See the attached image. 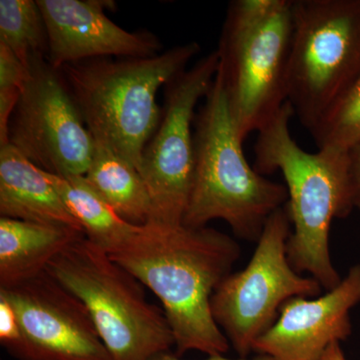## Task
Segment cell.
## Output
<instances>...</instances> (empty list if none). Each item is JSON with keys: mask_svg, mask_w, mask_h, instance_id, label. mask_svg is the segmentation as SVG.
<instances>
[{"mask_svg": "<svg viewBox=\"0 0 360 360\" xmlns=\"http://www.w3.org/2000/svg\"><path fill=\"white\" fill-rule=\"evenodd\" d=\"M236 239L212 227L142 225L110 257L160 300L177 355H224L231 345L213 319L212 298L240 257Z\"/></svg>", "mask_w": 360, "mask_h": 360, "instance_id": "obj_1", "label": "cell"}, {"mask_svg": "<svg viewBox=\"0 0 360 360\" xmlns=\"http://www.w3.org/2000/svg\"><path fill=\"white\" fill-rule=\"evenodd\" d=\"M295 116L286 101L281 110L257 131L255 167L260 174L281 172L285 180L292 231L288 257L300 274H309L326 291L340 284L330 257L329 232L336 219L354 210L348 153L319 149L303 150L291 136Z\"/></svg>", "mask_w": 360, "mask_h": 360, "instance_id": "obj_2", "label": "cell"}, {"mask_svg": "<svg viewBox=\"0 0 360 360\" xmlns=\"http://www.w3.org/2000/svg\"><path fill=\"white\" fill-rule=\"evenodd\" d=\"M200 51L198 42L189 41L150 58L86 59L59 72L94 141L139 172L162 115L158 91L186 71Z\"/></svg>", "mask_w": 360, "mask_h": 360, "instance_id": "obj_3", "label": "cell"}, {"mask_svg": "<svg viewBox=\"0 0 360 360\" xmlns=\"http://www.w3.org/2000/svg\"><path fill=\"white\" fill-rule=\"evenodd\" d=\"M194 118V169L184 226L224 220L236 238L257 241L270 215L288 203L286 187L251 167L217 72Z\"/></svg>", "mask_w": 360, "mask_h": 360, "instance_id": "obj_4", "label": "cell"}, {"mask_svg": "<svg viewBox=\"0 0 360 360\" xmlns=\"http://www.w3.org/2000/svg\"><path fill=\"white\" fill-rule=\"evenodd\" d=\"M292 0H233L217 52L219 75L240 139L246 141L288 101Z\"/></svg>", "mask_w": 360, "mask_h": 360, "instance_id": "obj_5", "label": "cell"}, {"mask_svg": "<svg viewBox=\"0 0 360 360\" xmlns=\"http://www.w3.org/2000/svg\"><path fill=\"white\" fill-rule=\"evenodd\" d=\"M46 271L82 300L112 360H150L174 347L163 309L108 252L82 236Z\"/></svg>", "mask_w": 360, "mask_h": 360, "instance_id": "obj_6", "label": "cell"}, {"mask_svg": "<svg viewBox=\"0 0 360 360\" xmlns=\"http://www.w3.org/2000/svg\"><path fill=\"white\" fill-rule=\"evenodd\" d=\"M288 101L309 131L360 77V0H292Z\"/></svg>", "mask_w": 360, "mask_h": 360, "instance_id": "obj_7", "label": "cell"}, {"mask_svg": "<svg viewBox=\"0 0 360 360\" xmlns=\"http://www.w3.org/2000/svg\"><path fill=\"white\" fill-rule=\"evenodd\" d=\"M290 234L285 205L267 219L245 269L231 272L213 293V319L243 359L274 326L284 303L321 293V284L312 277L303 276L291 265L288 257Z\"/></svg>", "mask_w": 360, "mask_h": 360, "instance_id": "obj_8", "label": "cell"}, {"mask_svg": "<svg viewBox=\"0 0 360 360\" xmlns=\"http://www.w3.org/2000/svg\"><path fill=\"white\" fill-rule=\"evenodd\" d=\"M219 68L215 49L165 86L160 123L139 167L151 201L149 225L176 227L184 222L193 179L194 111L212 89Z\"/></svg>", "mask_w": 360, "mask_h": 360, "instance_id": "obj_9", "label": "cell"}, {"mask_svg": "<svg viewBox=\"0 0 360 360\" xmlns=\"http://www.w3.org/2000/svg\"><path fill=\"white\" fill-rule=\"evenodd\" d=\"M8 144L47 174L85 175L96 141L59 70L32 59L8 129Z\"/></svg>", "mask_w": 360, "mask_h": 360, "instance_id": "obj_10", "label": "cell"}, {"mask_svg": "<svg viewBox=\"0 0 360 360\" xmlns=\"http://www.w3.org/2000/svg\"><path fill=\"white\" fill-rule=\"evenodd\" d=\"M0 295L20 321L25 360H112L84 303L46 270Z\"/></svg>", "mask_w": 360, "mask_h": 360, "instance_id": "obj_11", "label": "cell"}, {"mask_svg": "<svg viewBox=\"0 0 360 360\" xmlns=\"http://www.w3.org/2000/svg\"><path fill=\"white\" fill-rule=\"evenodd\" d=\"M49 34L47 61L59 70L86 59L150 58L162 44L148 30L127 32L106 16L110 0H37Z\"/></svg>", "mask_w": 360, "mask_h": 360, "instance_id": "obj_12", "label": "cell"}, {"mask_svg": "<svg viewBox=\"0 0 360 360\" xmlns=\"http://www.w3.org/2000/svg\"><path fill=\"white\" fill-rule=\"evenodd\" d=\"M359 303L360 264H354L324 295L284 303L253 352L276 360H322L331 345L352 335L350 312Z\"/></svg>", "mask_w": 360, "mask_h": 360, "instance_id": "obj_13", "label": "cell"}, {"mask_svg": "<svg viewBox=\"0 0 360 360\" xmlns=\"http://www.w3.org/2000/svg\"><path fill=\"white\" fill-rule=\"evenodd\" d=\"M0 215L84 232L46 172L11 144L0 146Z\"/></svg>", "mask_w": 360, "mask_h": 360, "instance_id": "obj_14", "label": "cell"}, {"mask_svg": "<svg viewBox=\"0 0 360 360\" xmlns=\"http://www.w3.org/2000/svg\"><path fill=\"white\" fill-rule=\"evenodd\" d=\"M82 236L84 232L71 227L0 217V288L39 276Z\"/></svg>", "mask_w": 360, "mask_h": 360, "instance_id": "obj_15", "label": "cell"}, {"mask_svg": "<svg viewBox=\"0 0 360 360\" xmlns=\"http://www.w3.org/2000/svg\"><path fill=\"white\" fill-rule=\"evenodd\" d=\"M68 210L82 225L85 238L97 248L115 252L141 231L142 225L129 224L92 188L84 175L47 174Z\"/></svg>", "mask_w": 360, "mask_h": 360, "instance_id": "obj_16", "label": "cell"}, {"mask_svg": "<svg viewBox=\"0 0 360 360\" xmlns=\"http://www.w3.org/2000/svg\"><path fill=\"white\" fill-rule=\"evenodd\" d=\"M85 179L122 219L146 225L151 213L148 187L139 170L112 149L96 141Z\"/></svg>", "mask_w": 360, "mask_h": 360, "instance_id": "obj_17", "label": "cell"}, {"mask_svg": "<svg viewBox=\"0 0 360 360\" xmlns=\"http://www.w3.org/2000/svg\"><path fill=\"white\" fill-rule=\"evenodd\" d=\"M0 44L28 68L33 58L49 56V34L34 0H0Z\"/></svg>", "mask_w": 360, "mask_h": 360, "instance_id": "obj_18", "label": "cell"}, {"mask_svg": "<svg viewBox=\"0 0 360 360\" xmlns=\"http://www.w3.org/2000/svg\"><path fill=\"white\" fill-rule=\"evenodd\" d=\"M310 134L319 149L348 153L360 143V77Z\"/></svg>", "mask_w": 360, "mask_h": 360, "instance_id": "obj_19", "label": "cell"}, {"mask_svg": "<svg viewBox=\"0 0 360 360\" xmlns=\"http://www.w3.org/2000/svg\"><path fill=\"white\" fill-rule=\"evenodd\" d=\"M27 77L28 68L0 44V146L8 144L9 122Z\"/></svg>", "mask_w": 360, "mask_h": 360, "instance_id": "obj_20", "label": "cell"}, {"mask_svg": "<svg viewBox=\"0 0 360 360\" xmlns=\"http://www.w3.org/2000/svg\"><path fill=\"white\" fill-rule=\"evenodd\" d=\"M0 343L16 359H26V345L20 321L11 303L0 295Z\"/></svg>", "mask_w": 360, "mask_h": 360, "instance_id": "obj_21", "label": "cell"}, {"mask_svg": "<svg viewBox=\"0 0 360 360\" xmlns=\"http://www.w3.org/2000/svg\"><path fill=\"white\" fill-rule=\"evenodd\" d=\"M354 207L360 210V143L348 151Z\"/></svg>", "mask_w": 360, "mask_h": 360, "instance_id": "obj_22", "label": "cell"}, {"mask_svg": "<svg viewBox=\"0 0 360 360\" xmlns=\"http://www.w3.org/2000/svg\"><path fill=\"white\" fill-rule=\"evenodd\" d=\"M150 360H184L179 359V357L175 356V355H172L168 354V352H165V354H161L158 355V356L153 357V359ZM205 360H276L272 359V357L267 356V355H262L258 354V356L253 357V359H243V357H239V359H227V357L224 356V355H215V356H208V359Z\"/></svg>", "mask_w": 360, "mask_h": 360, "instance_id": "obj_23", "label": "cell"}, {"mask_svg": "<svg viewBox=\"0 0 360 360\" xmlns=\"http://www.w3.org/2000/svg\"><path fill=\"white\" fill-rule=\"evenodd\" d=\"M329 360H347L341 349L340 343H335L328 349Z\"/></svg>", "mask_w": 360, "mask_h": 360, "instance_id": "obj_24", "label": "cell"}, {"mask_svg": "<svg viewBox=\"0 0 360 360\" xmlns=\"http://www.w3.org/2000/svg\"><path fill=\"white\" fill-rule=\"evenodd\" d=\"M328 349H329V348H328ZM322 360H329L328 350V352H326V355H324V357H323V359H322Z\"/></svg>", "mask_w": 360, "mask_h": 360, "instance_id": "obj_25", "label": "cell"}]
</instances>
